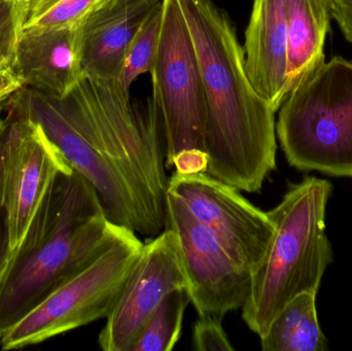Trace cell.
<instances>
[{
    "label": "cell",
    "instance_id": "18",
    "mask_svg": "<svg viewBox=\"0 0 352 351\" xmlns=\"http://www.w3.org/2000/svg\"><path fill=\"white\" fill-rule=\"evenodd\" d=\"M111 0H21L23 29L78 26Z\"/></svg>",
    "mask_w": 352,
    "mask_h": 351
},
{
    "label": "cell",
    "instance_id": "7",
    "mask_svg": "<svg viewBox=\"0 0 352 351\" xmlns=\"http://www.w3.org/2000/svg\"><path fill=\"white\" fill-rule=\"evenodd\" d=\"M160 117L165 164L186 150H204L205 101L200 65L177 0H163L158 52L150 72ZM205 152V150H204Z\"/></svg>",
    "mask_w": 352,
    "mask_h": 351
},
{
    "label": "cell",
    "instance_id": "8",
    "mask_svg": "<svg viewBox=\"0 0 352 351\" xmlns=\"http://www.w3.org/2000/svg\"><path fill=\"white\" fill-rule=\"evenodd\" d=\"M165 228L177 238L188 278L186 293L199 317L223 321L228 313L242 309L252 288V270L240 264L214 233L168 191Z\"/></svg>",
    "mask_w": 352,
    "mask_h": 351
},
{
    "label": "cell",
    "instance_id": "19",
    "mask_svg": "<svg viewBox=\"0 0 352 351\" xmlns=\"http://www.w3.org/2000/svg\"><path fill=\"white\" fill-rule=\"evenodd\" d=\"M163 3V2H162ZM162 24V4L150 14L130 43L120 73V84L130 93L133 82L152 70L158 52Z\"/></svg>",
    "mask_w": 352,
    "mask_h": 351
},
{
    "label": "cell",
    "instance_id": "26",
    "mask_svg": "<svg viewBox=\"0 0 352 351\" xmlns=\"http://www.w3.org/2000/svg\"><path fill=\"white\" fill-rule=\"evenodd\" d=\"M6 100L0 101V137H1L2 134L6 131L8 123V117H3V109L4 106H6L4 102H6Z\"/></svg>",
    "mask_w": 352,
    "mask_h": 351
},
{
    "label": "cell",
    "instance_id": "16",
    "mask_svg": "<svg viewBox=\"0 0 352 351\" xmlns=\"http://www.w3.org/2000/svg\"><path fill=\"white\" fill-rule=\"evenodd\" d=\"M316 298V294L303 293L289 301L261 337L262 350H328V340L318 323Z\"/></svg>",
    "mask_w": 352,
    "mask_h": 351
},
{
    "label": "cell",
    "instance_id": "3",
    "mask_svg": "<svg viewBox=\"0 0 352 351\" xmlns=\"http://www.w3.org/2000/svg\"><path fill=\"white\" fill-rule=\"evenodd\" d=\"M115 227L84 177L74 168L59 173L0 280V337L87 267Z\"/></svg>",
    "mask_w": 352,
    "mask_h": 351
},
{
    "label": "cell",
    "instance_id": "9",
    "mask_svg": "<svg viewBox=\"0 0 352 351\" xmlns=\"http://www.w3.org/2000/svg\"><path fill=\"white\" fill-rule=\"evenodd\" d=\"M8 120L0 146L2 203L12 253L24 240L57 175L72 167L34 120L12 111Z\"/></svg>",
    "mask_w": 352,
    "mask_h": 351
},
{
    "label": "cell",
    "instance_id": "17",
    "mask_svg": "<svg viewBox=\"0 0 352 351\" xmlns=\"http://www.w3.org/2000/svg\"><path fill=\"white\" fill-rule=\"evenodd\" d=\"M190 301L186 290L170 293L144 324L131 351H170L182 333Z\"/></svg>",
    "mask_w": 352,
    "mask_h": 351
},
{
    "label": "cell",
    "instance_id": "24",
    "mask_svg": "<svg viewBox=\"0 0 352 351\" xmlns=\"http://www.w3.org/2000/svg\"><path fill=\"white\" fill-rule=\"evenodd\" d=\"M332 16L345 38L352 43V0H333Z\"/></svg>",
    "mask_w": 352,
    "mask_h": 351
},
{
    "label": "cell",
    "instance_id": "2",
    "mask_svg": "<svg viewBox=\"0 0 352 351\" xmlns=\"http://www.w3.org/2000/svg\"><path fill=\"white\" fill-rule=\"evenodd\" d=\"M177 1L202 76L206 173L239 191L258 193L276 167V111L250 82L227 12L213 0Z\"/></svg>",
    "mask_w": 352,
    "mask_h": 351
},
{
    "label": "cell",
    "instance_id": "10",
    "mask_svg": "<svg viewBox=\"0 0 352 351\" xmlns=\"http://www.w3.org/2000/svg\"><path fill=\"white\" fill-rule=\"evenodd\" d=\"M182 200L195 218L210 229L226 249L252 272L274 235V223L252 205L239 190L206 172L173 173L168 190Z\"/></svg>",
    "mask_w": 352,
    "mask_h": 351
},
{
    "label": "cell",
    "instance_id": "22",
    "mask_svg": "<svg viewBox=\"0 0 352 351\" xmlns=\"http://www.w3.org/2000/svg\"><path fill=\"white\" fill-rule=\"evenodd\" d=\"M208 158L204 150H192L182 152L176 157L173 166L176 172L182 174L206 172Z\"/></svg>",
    "mask_w": 352,
    "mask_h": 351
},
{
    "label": "cell",
    "instance_id": "11",
    "mask_svg": "<svg viewBox=\"0 0 352 351\" xmlns=\"http://www.w3.org/2000/svg\"><path fill=\"white\" fill-rule=\"evenodd\" d=\"M188 288L176 235L171 229L144 245L119 299L99 334L104 351H131L144 324L170 293Z\"/></svg>",
    "mask_w": 352,
    "mask_h": 351
},
{
    "label": "cell",
    "instance_id": "25",
    "mask_svg": "<svg viewBox=\"0 0 352 351\" xmlns=\"http://www.w3.org/2000/svg\"><path fill=\"white\" fill-rule=\"evenodd\" d=\"M22 87V82L14 71H0V101L6 100Z\"/></svg>",
    "mask_w": 352,
    "mask_h": 351
},
{
    "label": "cell",
    "instance_id": "14",
    "mask_svg": "<svg viewBox=\"0 0 352 351\" xmlns=\"http://www.w3.org/2000/svg\"><path fill=\"white\" fill-rule=\"evenodd\" d=\"M243 51L246 73L252 87L275 111H278L289 92L285 0H254Z\"/></svg>",
    "mask_w": 352,
    "mask_h": 351
},
{
    "label": "cell",
    "instance_id": "12",
    "mask_svg": "<svg viewBox=\"0 0 352 351\" xmlns=\"http://www.w3.org/2000/svg\"><path fill=\"white\" fill-rule=\"evenodd\" d=\"M163 0H111L78 24L82 76L118 80L130 43Z\"/></svg>",
    "mask_w": 352,
    "mask_h": 351
},
{
    "label": "cell",
    "instance_id": "1",
    "mask_svg": "<svg viewBox=\"0 0 352 351\" xmlns=\"http://www.w3.org/2000/svg\"><path fill=\"white\" fill-rule=\"evenodd\" d=\"M12 113L34 120L94 188L109 222L146 236L166 226L169 179L154 102L140 109L118 80L82 76L62 99L22 87Z\"/></svg>",
    "mask_w": 352,
    "mask_h": 351
},
{
    "label": "cell",
    "instance_id": "5",
    "mask_svg": "<svg viewBox=\"0 0 352 351\" xmlns=\"http://www.w3.org/2000/svg\"><path fill=\"white\" fill-rule=\"evenodd\" d=\"M276 135L300 171L352 177V62H322L302 78L279 109Z\"/></svg>",
    "mask_w": 352,
    "mask_h": 351
},
{
    "label": "cell",
    "instance_id": "4",
    "mask_svg": "<svg viewBox=\"0 0 352 351\" xmlns=\"http://www.w3.org/2000/svg\"><path fill=\"white\" fill-rule=\"evenodd\" d=\"M332 183L307 177L293 185L276 207L268 212L274 235L252 272L250 296L242 319L258 337L298 295H318L322 276L333 261L326 234V210Z\"/></svg>",
    "mask_w": 352,
    "mask_h": 351
},
{
    "label": "cell",
    "instance_id": "21",
    "mask_svg": "<svg viewBox=\"0 0 352 351\" xmlns=\"http://www.w3.org/2000/svg\"><path fill=\"white\" fill-rule=\"evenodd\" d=\"M192 350L196 351H232L221 319L212 317H199L192 330Z\"/></svg>",
    "mask_w": 352,
    "mask_h": 351
},
{
    "label": "cell",
    "instance_id": "15",
    "mask_svg": "<svg viewBox=\"0 0 352 351\" xmlns=\"http://www.w3.org/2000/svg\"><path fill=\"white\" fill-rule=\"evenodd\" d=\"M285 4L289 30L287 86L291 91L324 62L333 0H285Z\"/></svg>",
    "mask_w": 352,
    "mask_h": 351
},
{
    "label": "cell",
    "instance_id": "20",
    "mask_svg": "<svg viewBox=\"0 0 352 351\" xmlns=\"http://www.w3.org/2000/svg\"><path fill=\"white\" fill-rule=\"evenodd\" d=\"M22 30L21 0H0V71H14Z\"/></svg>",
    "mask_w": 352,
    "mask_h": 351
},
{
    "label": "cell",
    "instance_id": "6",
    "mask_svg": "<svg viewBox=\"0 0 352 351\" xmlns=\"http://www.w3.org/2000/svg\"><path fill=\"white\" fill-rule=\"evenodd\" d=\"M142 247L135 232L116 225L109 245L87 267L4 332L2 350L35 346L107 319Z\"/></svg>",
    "mask_w": 352,
    "mask_h": 351
},
{
    "label": "cell",
    "instance_id": "13",
    "mask_svg": "<svg viewBox=\"0 0 352 351\" xmlns=\"http://www.w3.org/2000/svg\"><path fill=\"white\" fill-rule=\"evenodd\" d=\"M14 73L23 87L54 98L65 97L82 78L78 25L23 29Z\"/></svg>",
    "mask_w": 352,
    "mask_h": 351
},
{
    "label": "cell",
    "instance_id": "23",
    "mask_svg": "<svg viewBox=\"0 0 352 351\" xmlns=\"http://www.w3.org/2000/svg\"><path fill=\"white\" fill-rule=\"evenodd\" d=\"M1 177L2 157L1 146H0V280L3 275L4 270H6L8 259L10 257L8 223H6V212H4L3 203H2Z\"/></svg>",
    "mask_w": 352,
    "mask_h": 351
}]
</instances>
